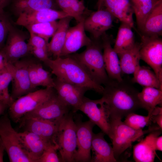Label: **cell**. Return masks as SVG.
Here are the masks:
<instances>
[{
	"mask_svg": "<svg viewBox=\"0 0 162 162\" xmlns=\"http://www.w3.org/2000/svg\"><path fill=\"white\" fill-rule=\"evenodd\" d=\"M129 25L122 22L118 32L113 49L117 54L130 49L135 45V38Z\"/></svg>",
	"mask_w": 162,
	"mask_h": 162,
	"instance_id": "cell-28",
	"label": "cell"
},
{
	"mask_svg": "<svg viewBox=\"0 0 162 162\" xmlns=\"http://www.w3.org/2000/svg\"><path fill=\"white\" fill-rule=\"evenodd\" d=\"M124 122L134 129L142 130L146 126L151 124L152 122L151 115L145 116L131 112L125 116Z\"/></svg>",
	"mask_w": 162,
	"mask_h": 162,
	"instance_id": "cell-35",
	"label": "cell"
},
{
	"mask_svg": "<svg viewBox=\"0 0 162 162\" xmlns=\"http://www.w3.org/2000/svg\"><path fill=\"white\" fill-rule=\"evenodd\" d=\"M158 1L155 0H130L135 14L137 28H142L145 20Z\"/></svg>",
	"mask_w": 162,
	"mask_h": 162,
	"instance_id": "cell-30",
	"label": "cell"
},
{
	"mask_svg": "<svg viewBox=\"0 0 162 162\" xmlns=\"http://www.w3.org/2000/svg\"><path fill=\"white\" fill-rule=\"evenodd\" d=\"M68 16L61 10L45 9L22 14L18 16L15 23L24 27L32 24L56 21Z\"/></svg>",
	"mask_w": 162,
	"mask_h": 162,
	"instance_id": "cell-19",
	"label": "cell"
},
{
	"mask_svg": "<svg viewBox=\"0 0 162 162\" xmlns=\"http://www.w3.org/2000/svg\"><path fill=\"white\" fill-rule=\"evenodd\" d=\"M12 25L4 10L0 11V49L4 46L8 33Z\"/></svg>",
	"mask_w": 162,
	"mask_h": 162,
	"instance_id": "cell-38",
	"label": "cell"
},
{
	"mask_svg": "<svg viewBox=\"0 0 162 162\" xmlns=\"http://www.w3.org/2000/svg\"><path fill=\"white\" fill-rule=\"evenodd\" d=\"M105 68L110 79L122 81V73L117 53L111 46L110 38L106 32L101 36Z\"/></svg>",
	"mask_w": 162,
	"mask_h": 162,
	"instance_id": "cell-18",
	"label": "cell"
},
{
	"mask_svg": "<svg viewBox=\"0 0 162 162\" xmlns=\"http://www.w3.org/2000/svg\"><path fill=\"white\" fill-rule=\"evenodd\" d=\"M140 43L136 42L130 49L118 54L122 74H133L140 65Z\"/></svg>",
	"mask_w": 162,
	"mask_h": 162,
	"instance_id": "cell-25",
	"label": "cell"
},
{
	"mask_svg": "<svg viewBox=\"0 0 162 162\" xmlns=\"http://www.w3.org/2000/svg\"><path fill=\"white\" fill-rule=\"evenodd\" d=\"M103 132L93 133L91 150V162H116L112 147L105 139Z\"/></svg>",
	"mask_w": 162,
	"mask_h": 162,
	"instance_id": "cell-21",
	"label": "cell"
},
{
	"mask_svg": "<svg viewBox=\"0 0 162 162\" xmlns=\"http://www.w3.org/2000/svg\"><path fill=\"white\" fill-rule=\"evenodd\" d=\"M138 92L125 82L110 79L104 86L102 98L109 112L110 119H122L140 108Z\"/></svg>",
	"mask_w": 162,
	"mask_h": 162,
	"instance_id": "cell-1",
	"label": "cell"
},
{
	"mask_svg": "<svg viewBox=\"0 0 162 162\" xmlns=\"http://www.w3.org/2000/svg\"><path fill=\"white\" fill-rule=\"evenodd\" d=\"M84 20L68 28L60 57L73 54L82 47L88 46L92 42L91 39L87 36L85 32Z\"/></svg>",
	"mask_w": 162,
	"mask_h": 162,
	"instance_id": "cell-17",
	"label": "cell"
},
{
	"mask_svg": "<svg viewBox=\"0 0 162 162\" xmlns=\"http://www.w3.org/2000/svg\"><path fill=\"white\" fill-rule=\"evenodd\" d=\"M134 14L130 0H117L112 15L122 22L126 23L134 28Z\"/></svg>",
	"mask_w": 162,
	"mask_h": 162,
	"instance_id": "cell-31",
	"label": "cell"
},
{
	"mask_svg": "<svg viewBox=\"0 0 162 162\" xmlns=\"http://www.w3.org/2000/svg\"><path fill=\"white\" fill-rule=\"evenodd\" d=\"M154 146L155 150L162 151V136H157L154 140Z\"/></svg>",
	"mask_w": 162,
	"mask_h": 162,
	"instance_id": "cell-44",
	"label": "cell"
},
{
	"mask_svg": "<svg viewBox=\"0 0 162 162\" xmlns=\"http://www.w3.org/2000/svg\"><path fill=\"white\" fill-rule=\"evenodd\" d=\"M114 17L106 9L92 11L84 20L85 30L89 33L91 39H100L106 31L113 27Z\"/></svg>",
	"mask_w": 162,
	"mask_h": 162,
	"instance_id": "cell-15",
	"label": "cell"
},
{
	"mask_svg": "<svg viewBox=\"0 0 162 162\" xmlns=\"http://www.w3.org/2000/svg\"><path fill=\"white\" fill-rule=\"evenodd\" d=\"M110 119L111 132L109 137L112 141L114 156L117 160L120 155L131 147L133 142L145 134L160 130L157 126H152L147 130H136L127 125L121 119Z\"/></svg>",
	"mask_w": 162,
	"mask_h": 162,
	"instance_id": "cell-4",
	"label": "cell"
},
{
	"mask_svg": "<svg viewBox=\"0 0 162 162\" xmlns=\"http://www.w3.org/2000/svg\"><path fill=\"white\" fill-rule=\"evenodd\" d=\"M59 121L54 122L30 118L20 122V126L23 127L24 130L33 133L48 142L55 144Z\"/></svg>",
	"mask_w": 162,
	"mask_h": 162,
	"instance_id": "cell-16",
	"label": "cell"
},
{
	"mask_svg": "<svg viewBox=\"0 0 162 162\" xmlns=\"http://www.w3.org/2000/svg\"><path fill=\"white\" fill-rule=\"evenodd\" d=\"M156 151L144 139L134 146L133 158L136 162H153Z\"/></svg>",
	"mask_w": 162,
	"mask_h": 162,
	"instance_id": "cell-32",
	"label": "cell"
},
{
	"mask_svg": "<svg viewBox=\"0 0 162 162\" xmlns=\"http://www.w3.org/2000/svg\"><path fill=\"white\" fill-rule=\"evenodd\" d=\"M117 0H104V7L112 14Z\"/></svg>",
	"mask_w": 162,
	"mask_h": 162,
	"instance_id": "cell-41",
	"label": "cell"
},
{
	"mask_svg": "<svg viewBox=\"0 0 162 162\" xmlns=\"http://www.w3.org/2000/svg\"><path fill=\"white\" fill-rule=\"evenodd\" d=\"M11 0H0V11L4 10V9L10 4Z\"/></svg>",
	"mask_w": 162,
	"mask_h": 162,
	"instance_id": "cell-46",
	"label": "cell"
},
{
	"mask_svg": "<svg viewBox=\"0 0 162 162\" xmlns=\"http://www.w3.org/2000/svg\"><path fill=\"white\" fill-rule=\"evenodd\" d=\"M12 80L11 99L13 101L35 90L32 87L27 69V56L13 64L8 63Z\"/></svg>",
	"mask_w": 162,
	"mask_h": 162,
	"instance_id": "cell-10",
	"label": "cell"
},
{
	"mask_svg": "<svg viewBox=\"0 0 162 162\" xmlns=\"http://www.w3.org/2000/svg\"><path fill=\"white\" fill-rule=\"evenodd\" d=\"M31 54L34 57L43 62L46 65L50 58L47 49L43 48H30Z\"/></svg>",
	"mask_w": 162,
	"mask_h": 162,
	"instance_id": "cell-40",
	"label": "cell"
},
{
	"mask_svg": "<svg viewBox=\"0 0 162 162\" xmlns=\"http://www.w3.org/2000/svg\"><path fill=\"white\" fill-rule=\"evenodd\" d=\"M56 77L102 94L104 87L88 74L75 59L67 55L50 59L47 65Z\"/></svg>",
	"mask_w": 162,
	"mask_h": 162,
	"instance_id": "cell-2",
	"label": "cell"
},
{
	"mask_svg": "<svg viewBox=\"0 0 162 162\" xmlns=\"http://www.w3.org/2000/svg\"><path fill=\"white\" fill-rule=\"evenodd\" d=\"M134 74L132 81L144 87H152L162 90V85L155 73L149 68L139 65Z\"/></svg>",
	"mask_w": 162,
	"mask_h": 162,
	"instance_id": "cell-29",
	"label": "cell"
},
{
	"mask_svg": "<svg viewBox=\"0 0 162 162\" xmlns=\"http://www.w3.org/2000/svg\"><path fill=\"white\" fill-rule=\"evenodd\" d=\"M40 62L34 57L33 63L36 79L40 86L54 88V80L51 77L50 73L44 69Z\"/></svg>",
	"mask_w": 162,
	"mask_h": 162,
	"instance_id": "cell-34",
	"label": "cell"
},
{
	"mask_svg": "<svg viewBox=\"0 0 162 162\" xmlns=\"http://www.w3.org/2000/svg\"><path fill=\"white\" fill-rule=\"evenodd\" d=\"M152 122L156 123V125L162 129V114L151 115Z\"/></svg>",
	"mask_w": 162,
	"mask_h": 162,
	"instance_id": "cell-43",
	"label": "cell"
},
{
	"mask_svg": "<svg viewBox=\"0 0 162 162\" xmlns=\"http://www.w3.org/2000/svg\"><path fill=\"white\" fill-rule=\"evenodd\" d=\"M58 146L55 144L50 142L44 150L38 162H62L58 155Z\"/></svg>",
	"mask_w": 162,
	"mask_h": 162,
	"instance_id": "cell-37",
	"label": "cell"
},
{
	"mask_svg": "<svg viewBox=\"0 0 162 162\" xmlns=\"http://www.w3.org/2000/svg\"><path fill=\"white\" fill-rule=\"evenodd\" d=\"M104 0H98L97 3V7L98 10H99L104 8Z\"/></svg>",
	"mask_w": 162,
	"mask_h": 162,
	"instance_id": "cell-48",
	"label": "cell"
},
{
	"mask_svg": "<svg viewBox=\"0 0 162 162\" xmlns=\"http://www.w3.org/2000/svg\"><path fill=\"white\" fill-rule=\"evenodd\" d=\"M155 0L157 1H158V0Z\"/></svg>",
	"mask_w": 162,
	"mask_h": 162,
	"instance_id": "cell-49",
	"label": "cell"
},
{
	"mask_svg": "<svg viewBox=\"0 0 162 162\" xmlns=\"http://www.w3.org/2000/svg\"><path fill=\"white\" fill-rule=\"evenodd\" d=\"M56 93L54 88L46 87L19 98L9 107L10 118L15 123L19 122L25 114L38 108Z\"/></svg>",
	"mask_w": 162,
	"mask_h": 162,
	"instance_id": "cell-6",
	"label": "cell"
},
{
	"mask_svg": "<svg viewBox=\"0 0 162 162\" xmlns=\"http://www.w3.org/2000/svg\"><path fill=\"white\" fill-rule=\"evenodd\" d=\"M54 80V86L58 98L73 112L77 111L87 88L71 84L57 78Z\"/></svg>",
	"mask_w": 162,
	"mask_h": 162,
	"instance_id": "cell-14",
	"label": "cell"
},
{
	"mask_svg": "<svg viewBox=\"0 0 162 162\" xmlns=\"http://www.w3.org/2000/svg\"><path fill=\"white\" fill-rule=\"evenodd\" d=\"M70 111L58 98L56 93L38 108L25 114L19 122L30 118L58 122Z\"/></svg>",
	"mask_w": 162,
	"mask_h": 162,
	"instance_id": "cell-12",
	"label": "cell"
},
{
	"mask_svg": "<svg viewBox=\"0 0 162 162\" xmlns=\"http://www.w3.org/2000/svg\"><path fill=\"white\" fill-rule=\"evenodd\" d=\"M12 80L11 72L7 65L4 69L0 71V100L6 101L10 104L13 101L9 94L8 87Z\"/></svg>",
	"mask_w": 162,
	"mask_h": 162,
	"instance_id": "cell-36",
	"label": "cell"
},
{
	"mask_svg": "<svg viewBox=\"0 0 162 162\" xmlns=\"http://www.w3.org/2000/svg\"><path fill=\"white\" fill-rule=\"evenodd\" d=\"M26 34L22 31L11 26L6 41L2 48L8 63L13 64L20 59L32 55L27 43Z\"/></svg>",
	"mask_w": 162,
	"mask_h": 162,
	"instance_id": "cell-11",
	"label": "cell"
},
{
	"mask_svg": "<svg viewBox=\"0 0 162 162\" xmlns=\"http://www.w3.org/2000/svg\"><path fill=\"white\" fill-rule=\"evenodd\" d=\"M78 110L86 115L90 121L98 126L105 134L109 136L111 132L110 116L102 98L92 100L84 96Z\"/></svg>",
	"mask_w": 162,
	"mask_h": 162,
	"instance_id": "cell-9",
	"label": "cell"
},
{
	"mask_svg": "<svg viewBox=\"0 0 162 162\" xmlns=\"http://www.w3.org/2000/svg\"><path fill=\"white\" fill-rule=\"evenodd\" d=\"M140 34L151 37L162 34V0H158L146 18Z\"/></svg>",
	"mask_w": 162,
	"mask_h": 162,
	"instance_id": "cell-23",
	"label": "cell"
},
{
	"mask_svg": "<svg viewBox=\"0 0 162 162\" xmlns=\"http://www.w3.org/2000/svg\"><path fill=\"white\" fill-rule=\"evenodd\" d=\"M58 21L32 24L24 27L29 33H32L44 39L48 42L49 38L52 37L58 26Z\"/></svg>",
	"mask_w": 162,
	"mask_h": 162,
	"instance_id": "cell-33",
	"label": "cell"
},
{
	"mask_svg": "<svg viewBox=\"0 0 162 162\" xmlns=\"http://www.w3.org/2000/svg\"><path fill=\"white\" fill-rule=\"evenodd\" d=\"M8 61L5 53L2 48L0 49V71L6 67Z\"/></svg>",
	"mask_w": 162,
	"mask_h": 162,
	"instance_id": "cell-42",
	"label": "cell"
},
{
	"mask_svg": "<svg viewBox=\"0 0 162 162\" xmlns=\"http://www.w3.org/2000/svg\"><path fill=\"white\" fill-rule=\"evenodd\" d=\"M140 59L149 65L162 85V39L140 34Z\"/></svg>",
	"mask_w": 162,
	"mask_h": 162,
	"instance_id": "cell-8",
	"label": "cell"
},
{
	"mask_svg": "<svg viewBox=\"0 0 162 162\" xmlns=\"http://www.w3.org/2000/svg\"><path fill=\"white\" fill-rule=\"evenodd\" d=\"M5 148L3 143L0 138V162L4 161L3 157Z\"/></svg>",
	"mask_w": 162,
	"mask_h": 162,
	"instance_id": "cell-47",
	"label": "cell"
},
{
	"mask_svg": "<svg viewBox=\"0 0 162 162\" xmlns=\"http://www.w3.org/2000/svg\"><path fill=\"white\" fill-rule=\"evenodd\" d=\"M137 97L141 107L147 110L149 115L157 105L162 104V90L160 89L144 87Z\"/></svg>",
	"mask_w": 162,
	"mask_h": 162,
	"instance_id": "cell-27",
	"label": "cell"
},
{
	"mask_svg": "<svg viewBox=\"0 0 162 162\" xmlns=\"http://www.w3.org/2000/svg\"><path fill=\"white\" fill-rule=\"evenodd\" d=\"M8 6L17 17L22 13L43 9H59L56 0H11Z\"/></svg>",
	"mask_w": 162,
	"mask_h": 162,
	"instance_id": "cell-22",
	"label": "cell"
},
{
	"mask_svg": "<svg viewBox=\"0 0 162 162\" xmlns=\"http://www.w3.org/2000/svg\"><path fill=\"white\" fill-rule=\"evenodd\" d=\"M23 148L32 162H38L49 142L36 134L24 130L19 133Z\"/></svg>",
	"mask_w": 162,
	"mask_h": 162,
	"instance_id": "cell-20",
	"label": "cell"
},
{
	"mask_svg": "<svg viewBox=\"0 0 162 162\" xmlns=\"http://www.w3.org/2000/svg\"><path fill=\"white\" fill-rule=\"evenodd\" d=\"M10 104L8 101L0 100V115L2 114L6 109L9 107Z\"/></svg>",
	"mask_w": 162,
	"mask_h": 162,
	"instance_id": "cell-45",
	"label": "cell"
},
{
	"mask_svg": "<svg viewBox=\"0 0 162 162\" xmlns=\"http://www.w3.org/2000/svg\"><path fill=\"white\" fill-rule=\"evenodd\" d=\"M59 8L79 22L92 12L86 8L83 0H56Z\"/></svg>",
	"mask_w": 162,
	"mask_h": 162,
	"instance_id": "cell-26",
	"label": "cell"
},
{
	"mask_svg": "<svg viewBox=\"0 0 162 162\" xmlns=\"http://www.w3.org/2000/svg\"><path fill=\"white\" fill-rule=\"evenodd\" d=\"M30 38L27 43L29 49L32 48L48 49V42L43 38L32 33H29Z\"/></svg>",
	"mask_w": 162,
	"mask_h": 162,
	"instance_id": "cell-39",
	"label": "cell"
},
{
	"mask_svg": "<svg viewBox=\"0 0 162 162\" xmlns=\"http://www.w3.org/2000/svg\"><path fill=\"white\" fill-rule=\"evenodd\" d=\"M0 138L11 162H32L23 149L19 133L12 126L7 115L0 117Z\"/></svg>",
	"mask_w": 162,
	"mask_h": 162,
	"instance_id": "cell-7",
	"label": "cell"
},
{
	"mask_svg": "<svg viewBox=\"0 0 162 162\" xmlns=\"http://www.w3.org/2000/svg\"><path fill=\"white\" fill-rule=\"evenodd\" d=\"M102 49L101 38L92 40L82 52L68 55L78 62L95 82L105 86L110 79L105 68Z\"/></svg>",
	"mask_w": 162,
	"mask_h": 162,
	"instance_id": "cell-3",
	"label": "cell"
},
{
	"mask_svg": "<svg viewBox=\"0 0 162 162\" xmlns=\"http://www.w3.org/2000/svg\"><path fill=\"white\" fill-rule=\"evenodd\" d=\"M75 113L70 111L59 121L55 142L62 162H74L77 144V126L74 120Z\"/></svg>",
	"mask_w": 162,
	"mask_h": 162,
	"instance_id": "cell-5",
	"label": "cell"
},
{
	"mask_svg": "<svg viewBox=\"0 0 162 162\" xmlns=\"http://www.w3.org/2000/svg\"><path fill=\"white\" fill-rule=\"evenodd\" d=\"M72 18L69 16L59 20L58 28L48 43V49L49 55H52L55 58L60 57L64 44L67 32L69 28L70 23Z\"/></svg>",
	"mask_w": 162,
	"mask_h": 162,
	"instance_id": "cell-24",
	"label": "cell"
},
{
	"mask_svg": "<svg viewBox=\"0 0 162 162\" xmlns=\"http://www.w3.org/2000/svg\"><path fill=\"white\" fill-rule=\"evenodd\" d=\"M75 118L74 119L77 126V149L74 156V161L91 162L93 129L95 124L90 120L82 122L80 118Z\"/></svg>",
	"mask_w": 162,
	"mask_h": 162,
	"instance_id": "cell-13",
	"label": "cell"
}]
</instances>
